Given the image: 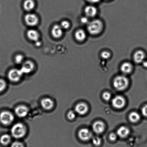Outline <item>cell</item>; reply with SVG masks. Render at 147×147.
I'll list each match as a JSON object with an SVG mask.
<instances>
[{
	"mask_svg": "<svg viewBox=\"0 0 147 147\" xmlns=\"http://www.w3.org/2000/svg\"><path fill=\"white\" fill-rule=\"evenodd\" d=\"M103 23L100 20H93L88 24V31L92 35H97L100 34L103 30Z\"/></svg>",
	"mask_w": 147,
	"mask_h": 147,
	"instance_id": "6da1fadb",
	"label": "cell"
},
{
	"mask_svg": "<svg viewBox=\"0 0 147 147\" xmlns=\"http://www.w3.org/2000/svg\"><path fill=\"white\" fill-rule=\"evenodd\" d=\"M11 135L16 139H20L25 136L26 133V129L22 124L17 123L14 125L11 128Z\"/></svg>",
	"mask_w": 147,
	"mask_h": 147,
	"instance_id": "7a4b0ae2",
	"label": "cell"
},
{
	"mask_svg": "<svg viewBox=\"0 0 147 147\" xmlns=\"http://www.w3.org/2000/svg\"><path fill=\"white\" fill-rule=\"evenodd\" d=\"M129 80L126 76H119L114 80L113 85L115 89L119 91L125 90L129 85Z\"/></svg>",
	"mask_w": 147,
	"mask_h": 147,
	"instance_id": "3957f363",
	"label": "cell"
},
{
	"mask_svg": "<svg viewBox=\"0 0 147 147\" xmlns=\"http://www.w3.org/2000/svg\"><path fill=\"white\" fill-rule=\"evenodd\" d=\"M14 120L13 115L10 112L4 111L0 114V121L3 125H9L13 122Z\"/></svg>",
	"mask_w": 147,
	"mask_h": 147,
	"instance_id": "277c9868",
	"label": "cell"
},
{
	"mask_svg": "<svg viewBox=\"0 0 147 147\" xmlns=\"http://www.w3.org/2000/svg\"><path fill=\"white\" fill-rule=\"evenodd\" d=\"M23 75L21 70L17 69H12L9 72L8 77L11 81L17 82L20 80Z\"/></svg>",
	"mask_w": 147,
	"mask_h": 147,
	"instance_id": "5b68a950",
	"label": "cell"
},
{
	"mask_svg": "<svg viewBox=\"0 0 147 147\" xmlns=\"http://www.w3.org/2000/svg\"><path fill=\"white\" fill-rule=\"evenodd\" d=\"M24 20L27 25L29 26H35L38 22V18L36 15L34 14H28L24 17Z\"/></svg>",
	"mask_w": 147,
	"mask_h": 147,
	"instance_id": "8992f818",
	"label": "cell"
},
{
	"mask_svg": "<svg viewBox=\"0 0 147 147\" xmlns=\"http://www.w3.org/2000/svg\"><path fill=\"white\" fill-rule=\"evenodd\" d=\"M112 106L116 108L121 109L126 104V100L122 96H117L112 99Z\"/></svg>",
	"mask_w": 147,
	"mask_h": 147,
	"instance_id": "52a82bcc",
	"label": "cell"
},
{
	"mask_svg": "<svg viewBox=\"0 0 147 147\" xmlns=\"http://www.w3.org/2000/svg\"><path fill=\"white\" fill-rule=\"evenodd\" d=\"M34 63L31 60H27L23 63L21 70L23 75L28 74L34 70Z\"/></svg>",
	"mask_w": 147,
	"mask_h": 147,
	"instance_id": "ba28073f",
	"label": "cell"
},
{
	"mask_svg": "<svg viewBox=\"0 0 147 147\" xmlns=\"http://www.w3.org/2000/svg\"><path fill=\"white\" fill-rule=\"evenodd\" d=\"M78 136L82 141H87L92 138V132L88 129L84 128L81 129L78 132Z\"/></svg>",
	"mask_w": 147,
	"mask_h": 147,
	"instance_id": "9c48e42d",
	"label": "cell"
},
{
	"mask_svg": "<svg viewBox=\"0 0 147 147\" xmlns=\"http://www.w3.org/2000/svg\"><path fill=\"white\" fill-rule=\"evenodd\" d=\"M75 109L76 113L79 115H83L87 113L89 108L86 104L80 103L76 105Z\"/></svg>",
	"mask_w": 147,
	"mask_h": 147,
	"instance_id": "30bf717a",
	"label": "cell"
},
{
	"mask_svg": "<svg viewBox=\"0 0 147 147\" xmlns=\"http://www.w3.org/2000/svg\"><path fill=\"white\" fill-rule=\"evenodd\" d=\"M28 109L26 106H17L15 109L16 114L19 117L22 118L25 117L28 113Z\"/></svg>",
	"mask_w": 147,
	"mask_h": 147,
	"instance_id": "8fae6325",
	"label": "cell"
},
{
	"mask_svg": "<svg viewBox=\"0 0 147 147\" xmlns=\"http://www.w3.org/2000/svg\"><path fill=\"white\" fill-rule=\"evenodd\" d=\"M51 34L54 38H59L63 35V29L60 25L55 24L52 29Z\"/></svg>",
	"mask_w": 147,
	"mask_h": 147,
	"instance_id": "7c38bea8",
	"label": "cell"
},
{
	"mask_svg": "<svg viewBox=\"0 0 147 147\" xmlns=\"http://www.w3.org/2000/svg\"><path fill=\"white\" fill-rule=\"evenodd\" d=\"M105 126L104 123L101 121H97L94 122L93 125V129L95 133H101L105 130Z\"/></svg>",
	"mask_w": 147,
	"mask_h": 147,
	"instance_id": "4fadbf2b",
	"label": "cell"
},
{
	"mask_svg": "<svg viewBox=\"0 0 147 147\" xmlns=\"http://www.w3.org/2000/svg\"><path fill=\"white\" fill-rule=\"evenodd\" d=\"M54 105V101L49 98H45L41 101V106L45 110H49L52 109Z\"/></svg>",
	"mask_w": 147,
	"mask_h": 147,
	"instance_id": "5bb4252c",
	"label": "cell"
},
{
	"mask_svg": "<svg viewBox=\"0 0 147 147\" xmlns=\"http://www.w3.org/2000/svg\"><path fill=\"white\" fill-rule=\"evenodd\" d=\"M84 12L86 16L93 17L96 15L97 13V9L96 7L92 5H88L85 8Z\"/></svg>",
	"mask_w": 147,
	"mask_h": 147,
	"instance_id": "9a60e30c",
	"label": "cell"
},
{
	"mask_svg": "<svg viewBox=\"0 0 147 147\" xmlns=\"http://www.w3.org/2000/svg\"><path fill=\"white\" fill-rule=\"evenodd\" d=\"M27 35L28 38L31 41H37L39 39L40 35L38 32L34 29L28 30L27 33Z\"/></svg>",
	"mask_w": 147,
	"mask_h": 147,
	"instance_id": "2e32d148",
	"label": "cell"
},
{
	"mask_svg": "<svg viewBox=\"0 0 147 147\" xmlns=\"http://www.w3.org/2000/svg\"><path fill=\"white\" fill-rule=\"evenodd\" d=\"M145 54L144 53L142 50H138L134 55V61L137 63L142 62L144 60Z\"/></svg>",
	"mask_w": 147,
	"mask_h": 147,
	"instance_id": "e0dca14e",
	"label": "cell"
},
{
	"mask_svg": "<svg viewBox=\"0 0 147 147\" xmlns=\"http://www.w3.org/2000/svg\"><path fill=\"white\" fill-rule=\"evenodd\" d=\"M129 132L130 131L127 127L122 126L118 129L117 133L119 137L124 138L127 137L129 135Z\"/></svg>",
	"mask_w": 147,
	"mask_h": 147,
	"instance_id": "ac0fdd59",
	"label": "cell"
},
{
	"mask_svg": "<svg viewBox=\"0 0 147 147\" xmlns=\"http://www.w3.org/2000/svg\"><path fill=\"white\" fill-rule=\"evenodd\" d=\"M133 69L131 64L129 62H125L121 65V71L124 74H127L131 72Z\"/></svg>",
	"mask_w": 147,
	"mask_h": 147,
	"instance_id": "d6986e66",
	"label": "cell"
},
{
	"mask_svg": "<svg viewBox=\"0 0 147 147\" xmlns=\"http://www.w3.org/2000/svg\"><path fill=\"white\" fill-rule=\"evenodd\" d=\"M75 36L77 41L82 42L86 39V32L84 30L79 29L75 33Z\"/></svg>",
	"mask_w": 147,
	"mask_h": 147,
	"instance_id": "ffe728a7",
	"label": "cell"
},
{
	"mask_svg": "<svg viewBox=\"0 0 147 147\" xmlns=\"http://www.w3.org/2000/svg\"><path fill=\"white\" fill-rule=\"evenodd\" d=\"M35 6V3L34 0H26L23 5L24 9L27 11H31L34 9Z\"/></svg>",
	"mask_w": 147,
	"mask_h": 147,
	"instance_id": "44dd1931",
	"label": "cell"
},
{
	"mask_svg": "<svg viewBox=\"0 0 147 147\" xmlns=\"http://www.w3.org/2000/svg\"><path fill=\"white\" fill-rule=\"evenodd\" d=\"M140 116L137 112H133L130 113L129 116V120L133 123H136L140 119Z\"/></svg>",
	"mask_w": 147,
	"mask_h": 147,
	"instance_id": "7402d4cb",
	"label": "cell"
},
{
	"mask_svg": "<svg viewBox=\"0 0 147 147\" xmlns=\"http://www.w3.org/2000/svg\"><path fill=\"white\" fill-rule=\"evenodd\" d=\"M11 141V136L8 134L3 135L0 138V142L2 145H4L8 144Z\"/></svg>",
	"mask_w": 147,
	"mask_h": 147,
	"instance_id": "603a6c76",
	"label": "cell"
},
{
	"mask_svg": "<svg viewBox=\"0 0 147 147\" xmlns=\"http://www.w3.org/2000/svg\"><path fill=\"white\" fill-rule=\"evenodd\" d=\"M24 57L22 55L18 54L16 56L15 61L17 64H20L22 63L24 60Z\"/></svg>",
	"mask_w": 147,
	"mask_h": 147,
	"instance_id": "cb8c5ba5",
	"label": "cell"
},
{
	"mask_svg": "<svg viewBox=\"0 0 147 147\" xmlns=\"http://www.w3.org/2000/svg\"><path fill=\"white\" fill-rule=\"evenodd\" d=\"M62 28L63 29H67L69 28L70 24L69 22L67 21H64L62 22L60 24Z\"/></svg>",
	"mask_w": 147,
	"mask_h": 147,
	"instance_id": "d4e9b609",
	"label": "cell"
},
{
	"mask_svg": "<svg viewBox=\"0 0 147 147\" xmlns=\"http://www.w3.org/2000/svg\"><path fill=\"white\" fill-rule=\"evenodd\" d=\"M92 142L96 146H98L101 143V140L100 138L98 137H94L92 139Z\"/></svg>",
	"mask_w": 147,
	"mask_h": 147,
	"instance_id": "484cf974",
	"label": "cell"
},
{
	"mask_svg": "<svg viewBox=\"0 0 147 147\" xmlns=\"http://www.w3.org/2000/svg\"><path fill=\"white\" fill-rule=\"evenodd\" d=\"M111 53L109 51H105L102 52L101 54V57L105 60H107L111 57Z\"/></svg>",
	"mask_w": 147,
	"mask_h": 147,
	"instance_id": "4316f807",
	"label": "cell"
},
{
	"mask_svg": "<svg viewBox=\"0 0 147 147\" xmlns=\"http://www.w3.org/2000/svg\"><path fill=\"white\" fill-rule=\"evenodd\" d=\"M6 87V83L5 81L0 79V92L3 91L5 89Z\"/></svg>",
	"mask_w": 147,
	"mask_h": 147,
	"instance_id": "83f0119b",
	"label": "cell"
},
{
	"mask_svg": "<svg viewBox=\"0 0 147 147\" xmlns=\"http://www.w3.org/2000/svg\"><path fill=\"white\" fill-rule=\"evenodd\" d=\"M102 97L105 100L109 101L110 100L111 97V95L109 92H105L103 93Z\"/></svg>",
	"mask_w": 147,
	"mask_h": 147,
	"instance_id": "f1b7e54d",
	"label": "cell"
},
{
	"mask_svg": "<svg viewBox=\"0 0 147 147\" xmlns=\"http://www.w3.org/2000/svg\"><path fill=\"white\" fill-rule=\"evenodd\" d=\"M67 118L70 120H73L76 117V114L75 112L73 111H70L68 112L67 114Z\"/></svg>",
	"mask_w": 147,
	"mask_h": 147,
	"instance_id": "f546056e",
	"label": "cell"
},
{
	"mask_svg": "<svg viewBox=\"0 0 147 147\" xmlns=\"http://www.w3.org/2000/svg\"><path fill=\"white\" fill-rule=\"evenodd\" d=\"M11 147H24V146L21 142H15L12 144Z\"/></svg>",
	"mask_w": 147,
	"mask_h": 147,
	"instance_id": "4dcf8cb0",
	"label": "cell"
},
{
	"mask_svg": "<svg viewBox=\"0 0 147 147\" xmlns=\"http://www.w3.org/2000/svg\"><path fill=\"white\" fill-rule=\"evenodd\" d=\"M81 22L84 24H88L89 22L88 18L87 16L82 17L81 19Z\"/></svg>",
	"mask_w": 147,
	"mask_h": 147,
	"instance_id": "1f68e13d",
	"label": "cell"
},
{
	"mask_svg": "<svg viewBox=\"0 0 147 147\" xmlns=\"http://www.w3.org/2000/svg\"><path fill=\"white\" fill-rule=\"evenodd\" d=\"M142 111L144 116L147 117V105H145L142 108Z\"/></svg>",
	"mask_w": 147,
	"mask_h": 147,
	"instance_id": "d6a6232c",
	"label": "cell"
},
{
	"mask_svg": "<svg viewBox=\"0 0 147 147\" xmlns=\"http://www.w3.org/2000/svg\"><path fill=\"white\" fill-rule=\"evenodd\" d=\"M117 136L114 133H111L109 135V138L110 140L112 141H115L116 140Z\"/></svg>",
	"mask_w": 147,
	"mask_h": 147,
	"instance_id": "836d02e7",
	"label": "cell"
},
{
	"mask_svg": "<svg viewBox=\"0 0 147 147\" xmlns=\"http://www.w3.org/2000/svg\"><path fill=\"white\" fill-rule=\"evenodd\" d=\"M87 1L92 3H96L99 2L100 0H87Z\"/></svg>",
	"mask_w": 147,
	"mask_h": 147,
	"instance_id": "e575fe53",
	"label": "cell"
},
{
	"mask_svg": "<svg viewBox=\"0 0 147 147\" xmlns=\"http://www.w3.org/2000/svg\"><path fill=\"white\" fill-rule=\"evenodd\" d=\"M142 64L144 67H147V61H143L142 62Z\"/></svg>",
	"mask_w": 147,
	"mask_h": 147,
	"instance_id": "d590c367",
	"label": "cell"
},
{
	"mask_svg": "<svg viewBox=\"0 0 147 147\" xmlns=\"http://www.w3.org/2000/svg\"><path fill=\"white\" fill-rule=\"evenodd\" d=\"M36 46H40V44H41L38 41H38H36Z\"/></svg>",
	"mask_w": 147,
	"mask_h": 147,
	"instance_id": "8d00e7d4",
	"label": "cell"
}]
</instances>
